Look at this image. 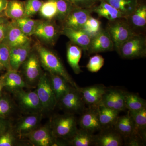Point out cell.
<instances>
[{"label":"cell","instance_id":"obj_14","mask_svg":"<svg viewBox=\"0 0 146 146\" xmlns=\"http://www.w3.org/2000/svg\"><path fill=\"white\" fill-rule=\"evenodd\" d=\"M4 91L10 94L24 89H31L19 71L10 70L2 75Z\"/></svg>","mask_w":146,"mask_h":146},{"label":"cell","instance_id":"obj_3","mask_svg":"<svg viewBox=\"0 0 146 146\" xmlns=\"http://www.w3.org/2000/svg\"><path fill=\"white\" fill-rule=\"evenodd\" d=\"M11 94L19 112L23 115L43 114L42 104L35 89L34 91L22 89Z\"/></svg>","mask_w":146,"mask_h":146},{"label":"cell","instance_id":"obj_9","mask_svg":"<svg viewBox=\"0 0 146 146\" xmlns=\"http://www.w3.org/2000/svg\"><path fill=\"white\" fill-rule=\"evenodd\" d=\"M123 58L134 59L146 55V39L142 35L137 34L131 36L120 47L118 52Z\"/></svg>","mask_w":146,"mask_h":146},{"label":"cell","instance_id":"obj_31","mask_svg":"<svg viewBox=\"0 0 146 146\" xmlns=\"http://www.w3.org/2000/svg\"><path fill=\"white\" fill-rule=\"evenodd\" d=\"M93 133L80 128L77 130L74 136L68 140L69 145L73 146H91L94 145Z\"/></svg>","mask_w":146,"mask_h":146},{"label":"cell","instance_id":"obj_41","mask_svg":"<svg viewBox=\"0 0 146 146\" xmlns=\"http://www.w3.org/2000/svg\"><path fill=\"white\" fill-rule=\"evenodd\" d=\"M72 4L82 8H92L98 0H67Z\"/></svg>","mask_w":146,"mask_h":146},{"label":"cell","instance_id":"obj_19","mask_svg":"<svg viewBox=\"0 0 146 146\" xmlns=\"http://www.w3.org/2000/svg\"><path fill=\"white\" fill-rule=\"evenodd\" d=\"M33 50L31 41L25 44L10 49V64L11 70L19 71Z\"/></svg>","mask_w":146,"mask_h":146},{"label":"cell","instance_id":"obj_28","mask_svg":"<svg viewBox=\"0 0 146 146\" xmlns=\"http://www.w3.org/2000/svg\"><path fill=\"white\" fill-rule=\"evenodd\" d=\"M125 19L134 30L135 29L145 28L146 25L145 5H138L135 10Z\"/></svg>","mask_w":146,"mask_h":146},{"label":"cell","instance_id":"obj_39","mask_svg":"<svg viewBox=\"0 0 146 146\" xmlns=\"http://www.w3.org/2000/svg\"><path fill=\"white\" fill-rule=\"evenodd\" d=\"M9 58L10 48L4 43L0 42V64L6 71L11 70Z\"/></svg>","mask_w":146,"mask_h":146},{"label":"cell","instance_id":"obj_23","mask_svg":"<svg viewBox=\"0 0 146 146\" xmlns=\"http://www.w3.org/2000/svg\"><path fill=\"white\" fill-rule=\"evenodd\" d=\"M92 10L100 17L106 18L109 21L126 18L122 12L104 0H100V4L96 6H95L92 8Z\"/></svg>","mask_w":146,"mask_h":146},{"label":"cell","instance_id":"obj_27","mask_svg":"<svg viewBox=\"0 0 146 146\" xmlns=\"http://www.w3.org/2000/svg\"><path fill=\"white\" fill-rule=\"evenodd\" d=\"M99 119L103 129L113 127L119 112L101 105L97 106Z\"/></svg>","mask_w":146,"mask_h":146},{"label":"cell","instance_id":"obj_1","mask_svg":"<svg viewBox=\"0 0 146 146\" xmlns=\"http://www.w3.org/2000/svg\"><path fill=\"white\" fill-rule=\"evenodd\" d=\"M35 50L39 55L42 68L47 72L56 74L65 78L73 87L79 86L67 72L61 60L56 53L44 46L37 44Z\"/></svg>","mask_w":146,"mask_h":146},{"label":"cell","instance_id":"obj_35","mask_svg":"<svg viewBox=\"0 0 146 146\" xmlns=\"http://www.w3.org/2000/svg\"><path fill=\"white\" fill-rule=\"evenodd\" d=\"M25 141L16 135L12 126L0 136V146H21L25 144L23 142Z\"/></svg>","mask_w":146,"mask_h":146},{"label":"cell","instance_id":"obj_38","mask_svg":"<svg viewBox=\"0 0 146 146\" xmlns=\"http://www.w3.org/2000/svg\"><path fill=\"white\" fill-rule=\"evenodd\" d=\"M104 64V59L102 56L96 54L89 58L86 68L89 72L96 73L100 70Z\"/></svg>","mask_w":146,"mask_h":146},{"label":"cell","instance_id":"obj_6","mask_svg":"<svg viewBox=\"0 0 146 146\" xmlns=\"http://www.w3.org/2000/svg\"><path fill=\"white\" fill-rule=\"evenodd\" d=\"M106 30L109 33L114 46L118 52L120 47L137 33L128 23L125 18H120L109 21Z\"/></svg>","mask_w":146,"mask_h":146},{"label":"cell","instance_id":"obj_11","mask_svg":"<svg viewBox=\"0 0 146 146\" xmlns=\"http://www.w3.org/2000/svg\"><path fill=\"white\" fill-rule=\"evenodd\" d=\"M43 113L25 114L18 118L12 129L20 139L23 138L29 133L41 125L44 117Z\"/></svg>","mask_w":146,"mask_h":146},{"label":"cell","instance_id":"obj_46","mask_svg":"<svg viewBox=\"0 0 146 146\" xmlns=\"http://www.w3.org/2000/svg\"><path fill=\"white\" fill-rule=\"evenodd\" d=\"M3 87L2 79L1 76H0V96L3 94Z\"/></svg>","mask_w":146,"mask_h":146},{"label":"cell","instance_id":"obj_13","mask_svg":"<svg viewBox=\"0 0 146 146\" xmlns=\"http://www.w3.org/2000/svg\"><path fill=\"white\" fill-rule=\"evenodd\" d=\"M92 8H82L74 6L61 23L62 27L82 29L87 19L93 12Z\"/></svg>","mask_w":146,"mask_h":146},{"label":"cell","instance_id":"obj_40","mask_svg":"<svg viewBox=\"0 0 146 146\" xmlns=\"http://www.w3.org/2000/svg\"><path fill=\"white\" fill-rule=\"evenodd\" d=\"M115 100L116 110L119 112L125 110V92L122 90L116 89H110Z\"/></svg>","mask_w":146,"mask_h":146},{"label":"cell","instance_id":"obj_7","mask_svg":"<svg viewBox=\"0 0 146 146\" xmlns=\"http://www.w3.org/2000/svg\"><path fill=\"white\" fill-rule=\"evenodd\" d=\"M74 7L67 0H46L43 2L39 13L45 20L62 22Z\"/></svg>","mask_w":146,"mask_h":146},{"label":"cell","instance_id":"obj_43","mask_svg":"<svg viewBox=\"0 0 146 146\" xmlns=\"http://www.w3.org/2000/svg\"><path fill=\"white\" fill-rule=\"evenodd\" d=\"M8 23H7L0 25V42H3L5 37Z\"/></svg>","mask_w":146,"mask_h":146},{"label":"cell","instance_id":"obj_30","mask_svg":"<svg viewBox=\"0 0 146 146\" xmlns=\"http://www.w3.org/2000/svg\"><path fill=\"white\" fill-rule=\"evenodd\" d=\"M5 16L11 20H16L25 17V1L20 0H8L4 11Z\"/></svg>","mask_w":146,"mask_h":146},{"label":"cell","instance_id":"obj_34","mask_svg":"<svg viewBox=\"0 0 146 146\" xmlns=\"http://www.w3.org/2000/svg\"><path fill=\"white\" fill-rule=\"evenodd\" d=\"M13 21L24 34L30 37L33 35L40 20H34L29 17H24Z\"/></svg>","mask_w":146,"mask_h":146},{"label":"cell","instance_id":"obj_18","mask_svg":"<svg viewBox=\"0 0 146 146\" xmlns=\"http://www.w3.org/2000/svg\"><path fill=\"white\" fill-rule=\"evenodd\" d=\"M84 110L79 120V125L82 129L93 133L99 132L103 129L100 123L97 106Z\"/></svg>","mask_w":146,"mask_h":146},{"label":"cell","instance_id":"obj_12","mask_svg":"<svg viewBox=\"0 0 146 146\" xmlns=\"http://www.w3.org/2000/svg\"><path fill=\"white\" fill-rule=\"evenodd\" d=\"M61 29L54 21L40 20L33 35L48 44L54 45L60 33Z\"/></svg>","mask_w":146,"mask_h":146},{"label":"cell","instance_id":"obj_32","mask_svg":"<svg viewBox=\"0 0 146 146\" xmlns=\"http://www.w3.org/2000/svg\"><path fill=\"white\" fill-rule=\"evenodd\" d=\"M127 17L138 5V0H104Z\"/></svg>","mask_w":146,"mask_h":146},{"label":"cell","instance_id":"obj_45","mask_svg":"<svg viewBox=\"0 0 146 146\" xmlns=\"http://www.w3.org/2000/svg\"><path fill=\"white\" fill-rule=\"evenodd\" d=\"M9 19L6 16H0V25L7 23L9 21Z\"/></svg>","mask_w":146,"mask_h":146},{"label":"cell","instance_id":"obj_33","mask_svg":"<svg viewBox=\"0 0 146 146\" xmlns=\"http://www.w3.org/2000/svg\"><path fill=\"white\" fill-rule=\"evenodd\" d=\"M125 103L129 111H136L146 107L145 100L133 93L125 92Z\"/></svg>","mask_w":146,"mask_h":146},{"label":"cell","instance_id":"obj_2","mask_svg":"<svg viewBox=\"0 0 146 146\" xmlns=\"http://www.w3.org/2000/svg\"><path fill=\"white\" fill-rule=\"evenodd\" d=\"M50 124L56 138L66 141L72 138L78 130L74 115L69 113L56 115L52 119Z\"/></svg>","mask_w":146,"mask_h":146},{"label":"cell","instance_id":"obj_24","mask_svg":"<svg viewBox=\"0 0 146 146\" xmlns=\"http://www.w3.org/2000/svg\"><path fill=\"white\" fill-rule=\"evenodd\" d=\"M48 73L51 85L58 102L73 86L61 76Z\"/></svg>","mask_w":146,"mask_h":146},{"label":"cell","instance_id":"obj_15","mask_svg":"<svg viewBox=\"0 0 146 146\" xmlns=\"http://www.w3.org/2000/svg\"><path fill=\"white\" fill-rule=\"evenodd\" d=\"M114 49V44L109 33L106 30L102 28L91 38L87 52L91 54L111 51Z\"/></svg>","mask_w":146,"mask_h":146},{"label":"cell","instance_id":"obj_17","mask_svg":"<svg viewBox=\"0 0 146 146\" xmlns=\"http://www.w3.org/2000/svg\"><path fill=\"white\" fill-rule=\"evenodd\" d=\"M123 145V138L113 127L105 128L94 137V145L121 146Z\"/></svg>","mask_w":146,"mask_h":146},{"label":"cell","instance_id":"obj_21","mask_svg":"<svg viewBox=\"0 0 146 146\" xmlns=\"http://www.w3.org/2000/svg\"><path fill=\"white\" fill-rule=\"evenodd\" d=\"M60 33L68 37L71 42L80 47L83 50L88 51L91 37L84 30L62 27Z\"/></svg>","mask_w":146,"mask_h":146},{"label":"cell","instance_id":"obj_22","mask_svg":"<svg viewBox=\"0 0 146 146\" xmlns=\"http://www.w3.org/2000/svg\"><path fill=\"white\" fill-rule=\"evenodd\" d=\"M18 112L19 111L12 95L4 91L0 96V118L12 120Z\"/></svg>","mask_w":146,"mask_h":146},{"label":"cell","instance_id":"obj_29","mask_svg":"<svg viewBox=\"0 0 146 146\" xmlns=\"http://www.w3.org/2000/svg\"><path fill=\"white\" fill-rule=\"evenodd\" d=\"M113 127L123 138L130 137L134 131L133 120L129 113L127 115L118 117Z\"/></svg>","mask_w":146,"mask_h":146},{"label":"cell","instance_id":"obj_25","mask_svg":"<svg viewBox=\"0 0 146 146\" xmlns=\"http://www.w3.org/2000/svg\"><path fill=\"white\" fill-rule=\"evenodd\" d=\"M129 115L133 120L134 131L131 136L145 137L146 128V107L136 111H129Z\"/></svg>","mask_w":146,"mask_h":146},{"label":"cell","instance_id":"obj_42","mask_svg":"<svg viewBox=\"0 0 146 146\" xmlns=\"http://www.w3.org/2000/svg\"><path fill=\"white\" fill-rule=\"evenodd\" d=\"M13 124L12 119L0 118V136L10 129Z\"/></svg>","mask_w":146,"mask_h":146},{"label":"cell","instance_id":"obj_44","mask_svg":"<svg viewBox=\"0 0 146 146\" xmlns=\"http://www.w3.org/2000/svg\"><path fill=\"white\" fill-rule=\"evenodd\" d=\"M8 0H0V13L3 12L6 8Z\"/></svg>","mask_w":146,"mask_h":146},{"label":"cell","instance_id":"obj_26","mask_svg":"<svg viewBox=\"0 0 146 146\" xmlns=\"http://www.w3.org/2000/svg\"><path fill=\"white\" fill-rule=\"evenodd\" d=\"M82 49L72 42L68 44L67 48V61L74 73L79 74L82 72L79 62L82 54Z\"/></svg>","mask_w":146,"mask_h":146},{"label":"cell","instance_id":"obj_4","mask_svg":"<svg viewBox=\"0 0 146 146\" xmlns=\"http://www.w3.org/2000/svg\"><path fill=\"white\" fill-rule=\"evenodd\" d=\"M32 145L58 146L69 145L68 141L56 138L53 134L50 123L40 125L23 138Z\"/></svg>","mask_w":146,"mask_h":146},{"label":"cell","instance_id":"obj_8","mask_svg":"<svg viewBox=\"0 0 146 146\" xmlns=\"http://www.w3.org/2000/svg\"><path fill=\"white\" fill-rule=\"evenodd\" d=\"M35 90L42 104L44 115L53 111L57 106V101L47 72L43 73Z\"/></svg>","mask_w":146,"mask_h":146},{"label":"cell","instance_id":"obj_36","mask_svg":"<svg viewBox=\"0 0 146 146\" xmlns=\"http://www.w3.org/2000/svg\"><path fill=\"white\" fill-rule=\"evenodd\" d=\"M101 23L98 20L90 16L84 26L83 29L91 36H95L102 29Z\"/></svg>","mask_w":146,"mask_h":146},{"label":"cell","instance_id":"obj_37","mask_svg":"<svg viewBox=\"0 0 146 146\" xmlns=\"http://www.w3.org/2000/svg\"><path fill=\"white\" fill-rule=\"evenodd\" d=\"M43 2L41 0H27L25 1V17L31 18L39 12Z\"/></svg>","mask_w":146,"mask_h":146},{"label":"cell","instance_id":"obj_16","mask_svg":"<svg viewBox=\"0 0 146 146\" xmlns=\"http://www.w3.org/2000/svg\"><path fill=\"white\" fill-rule=\"evenodd\" d=\"M31 41V37L27 36L21 31L14 21H9L5 37L2 42L10 49L25 44Z\"/></svg>","mask_w":146,"mask_h":146},{"label":"cell","instance_id":"obj_47","mask_svg":"<svg viewBox=\"0 0 146 146\" xmlns=\"http://www.w3.org/2000/svg\"><path fill=\"white\" fill-rule=\"evenodd\" d=\"M5 71H6L5 69L0 64V73L3 72Z\"/></svg>","mask_w":146,"mask_h":146},{"label":"cell","instance_id":"obj_48","mask_svg":"<svg viewBox=\"0 0 146 146\" xmlns=\"http://www.w3.org/2000/svg\"><path fill=\"white\" fill-rule=\"evenodd\" d=\"M0 16H5L4 11L3 12H1V13H0Z\"/></svg>","mask_w":146,"mask_h":146},{"label":"cell","instance_id":"obj_20","mask_svg":"<svg viewBox=\"0 0 146 146\" xmlns=\"http://www.w3.org/2000/svg\"><path fill=\"white\" fill-rule=\"evenodd\" d=\"M78 89L85 104L91 106H97L107 88L103 84H96L87 87H79Z\"/></svg>","mask_w":146,"mask_h":146},{"label":"cell","instance_id":"obj_5","mask_svg":"<svg viewBox=\"0 0 146 146\" xmlns=\"http://www.w3.org/2000/svg\"><path fill=\"white\" fill-rule=\"evenodd\" d=\"M38 54L32 50L19 70L24 80L31 89H35L44 71Z\"/></svg>","mask_w":146,"mask_h":146},{"label":"cell","instance_id":"obj_10","mask_svg":"<svg viewBox=\"0 0 146 146\" xmlns=\"http://www.w3.org/2000/svg\"><path fill=\"white\" fill-rule=\"evenodd\" d=\"M85 104L78 89L72 87L58 102L57 106L65 113L75 115L83 112Z\"/></svg>","mask_w":146,"mask_h":146}]
</instances>
